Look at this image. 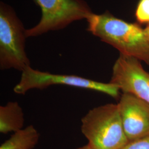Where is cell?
Instances as JSON below:
<instances>
[{"label": "cell", "instance_id": "6da1fadb", "mask_svg": "<svg viewBox=\"0 0 149 149\" xmlns=\"http://www.w3.org/2000/svg\"><path fill=\"white\" fill-rule=\"evenodd\" d=\"M87 31L110 44L120 54L133 56L149 65V41L144 29L136 23L118 18L108 11L92 13L87 18Z\"/></svg>", "mask_w": 149, "mask_h": 149}, {"label": "cell", "instance_id": "7a4b0ae2", "mask_svg": "<svg viewBox=\"0 0 149 149\" xmlns=\"http://www.w3.org/2000/svg\"><path fill=\"white\" fill-rule=\"evenodd\" d=\"M81 132L93 149H121L129 142L118 104L95 107L81 119Z\"/></svg>", "mask_w": 149, "mask_h": 149}, {"label": "cell", "instance_id": "3957f363", "mask_svg": "<svg viewBox=\"0 0 149 149\" xmlns=\"http://www.w3.org/2000/svg\"><path fill=\"white\" fill-rule=\"evenodd\" d=\"M26 30L15 12L3 2L0 5V68L22 72L31 66L25 49Z\"/></svg>", "mask_w": 149, "mask_h": 149}, {"label": "cell", "instance_id": "277c9868", "mask_svg": "<svg viewBox=\"0 0 149 149\" xmlns=\"http://www.w3.org/2000/svg\"><path fill=\"white\" fill-rule=\"evenodd\" d=\"M42 11L37 25L26 30V37H37L63 29L73 22L87 18L93 13L84 0H33Z\"/></svg>", "mask_w": 149, "mask_h": 149}, {"label": "cell", "instance_id": "5b68a950", "mask_svg": "<svg viewBox=\"0 0 149 149\" xmlns=\"http://www.w3.org/2000/svg\"><path fill=\"white\" fill-rule=\"evenodd\" d=\"M66 85L95 91L119 99L120 90L117 86L80 77L76 75L54 74L33 69L29 66L22 72L19 82L13 88L19 95H24L32 89H44L53 85Z\"/></svg>", "mask_w": 149, "mask_h": 149}, {"label": "cell", "instance_id": "8992f818", "mask_svg": "<svg viewBox=\"0 0 149 149\" xmlns=\"http://www.w3.org/2000/svg\"><path fill=\"white\" fill-rule=\"evenodd\" d=\"M110 82L123 93L133 94L149 104V72L139 59L120 54L113 66Z\"/></svg>", "mask_w": 149, "mask_h": 149}, {"label": "cell", "instance_id": "52a82bcc", "mask_svg": "<svg viewBox=\"0 0 149 149\" xmlns=\"http://www.w3.org/2000/svg\"><path fill=\"white\" fill-rule=\"evenodd\" d=\"M117 104L129 141L149 135V103L133 94L123 93Z\"/></svg>", "mask_w": 149, "mask_h": 149}, {"label": "cell", "instance_id": "ba28073f", "mask_svg": "<svg viewBox=\"0 0 149 149\" xmlns=\"http://www.w3.org/2000/svg\"><path fill=\"white\" fill-rule=\"evenodd\" d=\"M24 113L17 102H9L0 107V132L8 134L16 132L23 128Z\"/></svg>", "mask_w": 149, "mask_h": 149}, {"label": "cell", "instance_id": "9c48e42d", "mask_svg": "<svg viewBox=\"0 0 149 149\" xmlns=\"http://www.w3.org/2000/svg\"><path fill=\"white\" fill-rule=\"evenodd\" d=\"M39 134L36 128L29 125L15 132L0 146V149H33L38 144Z\"/></svg>", "mask_w": 149, "mask_h": 149}, {"label": "cell", "instance_id": "30bf717a", "mask_svg": "<svg viewBox=\"0 0 149 149\" xmlns=\"http://www.w3.org/2000/svg\"><path fill=\"white\" fill-rule=\"evenodd\" d=\"M137 21L141 24H149V0H140L135 11Z\"/></svg>", "mask_w": 149, "mask_h": 149}, {"label": "cell", "instance_id": "8fae6325", "mask_svg": "<svg viewBox=\"0 0 149 149\" xmlns=\"http://www.w3.org/2000/svg\"><path fill=\"white\" fill-rule=\"evenodd\" d=\"M121 149H149V135L129 141Z\"/></svg>", "mask_w": 149, "mask_h": 149}, {"label": "cell", "instance_id": "7c38bea8", "mask_svg": "<svg viewBox=\"0 0 149 149\" xmlns=\"http://www.w3.org/2000/svg\"><path fill=\"white\" fill-rule=\"evenodd\" d=\"M144 32H145L146 37L149 41V24L148 25V26L144 29Z\"/></svg>", "mask_w": 149, "mask_h": 149}, {"label": "cell", "instance_id": "4fadbf2b", "mask_svg": "<svg viewBox=\"0 0 149 149\" xmlns=\"http://www.w3.org/2000/svg\"><path fill=\"white\" fill-rule=\"evenodd\" d=\"M92 149L91 147L90 146L88 145V144H87V145H85V146H81V147H80V148H79L78 149Z\"/></svg>", "mask_w": 149, "mask_h": 149}]
</instances>
